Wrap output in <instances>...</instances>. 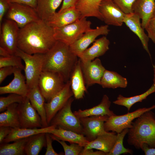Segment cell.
Masks as SVG:
<instances>
[{
	"label": "cell",
	"mask_w": 155,
	"mask_h": 155,
	"mask_svg": "<svg viewBox=\"0 0 155 155\" xmlns=\"http://www.w3.org/2000/svg\"><path fill=\"white\" fill-rule=\"evenodd\" d=\"M18 103H14L7 108L5 111L0 114V126L12 128L20 127L18 111Z\"/></svg>",
	"instance_id": "obj_31"
},
{
	"label": "cell",
	"mask_w": 155,
	"mask_h": 155,
	"mask_svg": "<svg viewBox=\"0 0 155 155\" xmlns=\"http://www.w3.org/2000/svg\"><path fill=\"white\" fill-rule=\"evenodd\" d=\"M110 30L107 25L97 26L86 32L78 40L69 46L71 51L78 57L99 36H106Z\"/></svg>",
	"instance_id": "obj_14"
},
{
	"label": "cell",
	"mask_w": 155,
	"mask_h": 155,
	"mask_svg": "<svg viewBox=\"0 0 155 155\" xmlns=\"http://www.w3.org/2000/svg\"><path fill=\"white\" fill-rule=\"evenodd\" d=\"M81 18L80 12L74 7L56 12L45 22L54 28L68 25Z\"/></svg>",
	"instance_id": "obj_19"
},
{
	"label": "cell",
	"mask_w": 155,
	"mask_h": 155,
	"mask_svg": "<svg viewBox=\"0 0 155 155\" xmlns=\"http://www.w3.org/2000/svg\"><path fill=\"white\" fill-rule=\"evenodd\" d=\"M125 14L133 12L132 6L135 0H112Z\"/></svg>",
	"instance_id": "obj_39"
},
{
	"label": "cell",
	"mask_w": 155,
	"mask_h": 155,
	"mask_svg": "<svg viewBox=\"0 0 155 155\" xmlns=\"http://www.w3.org/2000/svg\"><path fill=\"white\" fill-rule=\"evenodd\" d=\"M127 79L117 73L106 69L101 78L100 85L103 88H125L127 85Z\"/></svg>",
	"instance_id": "obj_29"
},
{
	"label": "cell",
	"mask_w": 155,
	"mask_h": 155,
	"mask_svg": "<svg viewBox=\"0 0 155 155\" xmlns=\"http://www.w3.org/2000/svg\"><path fill=\"white\" fill-rule=\"evenodd\" d=\"M9 127L0 126V143L1 144L5 138L10 133L12 128Z\"/></svg>",
	"instance_id": "obj_44"
},
{
	"label": "cell",
	"mask_w": 155,
	"mask_h": 155,
	"mask_svg": "<svg viewBox=\"0 0 155 155\" xmlns=\"http://www.w3.org/2000/svg\"><path fill=\"white\" fill-rule=\"evenodd\" d=\"M15 67L8 66L0 68V84L8 75L13 73Z\"/></svg>",
	"instance_id": "obj_43"
},
{
	"label": "cell",
	"mask_w": 155,
	"mask_h": 155,
	"mask_svg": "<svg viewBox=\"0 0 155 155\" xmlns=\"http://www.w3.org/2000/svg\"><path fill=\"white\" fill-rule=\"evenodd\" d=\"M81 65L87 87L95 84L100 85L101 78L106 70L100 59L97 58L91 61L81 62Z\"/></svg>",
	"instance_id": "obj_16"
},
{
	"label": "cell",
	"mask_w": 155,
	"mask_h": 155,
	"mask_svg": "<svg viewBox=\"0 0 155 155\" xmlns=\"http://www.w3.org/2000/svg\"><path fill=\"white\" fill-rule=\"evenodd\" d=\"M70 78L71 88L75 98L76 99L83 98L87 89L80 59L74 67Z\"/></svg>",
	"instance_id": "obj_21"
},
{
	"label": "cell",
	"mask_w": 155,
	"mask_h": 155,
	"mask_svg": "<svg viewBox=\"0 0 155 155\" xmlns=\"http://www.w3.org/2000/svg\"><path fill=\"white\" fill-rule=\"evenodd\" d=\"M18 108L20 127H42L41 117L27 97H25L22 102L18 104Z\"/></svg>",
	"instance_id": "obj_11"
},
{
	"label": "cell",
	"mask_w": 155,
	"mask_h": 155,
	"mask_svg": "<svg viewBox=\"0 0 155 155\" xmlns=\"http://www.w3.org/2000/svg\"><path fill=\"white\" fill-rule=\"evenodd\" d=\"M109 116H93L80 119L82 126V134L90 141L95 140L98 136L108 132L104 129V124Z\"/></svg>",
	"instance_id": "obj_13"
},
{
	"label": "cell",
	"mask_w": 155,
	"mask_h": 155,
	"mask_svg": "<svg viewBox=\"0 0 155 155\" xmlns=\"http://www.w3.org/2000/svg\"><path fill=\"white\" fill-rule=\"evenodd\" d=\"M15 55L20 57L24 61V70L26 84L29 89L38 86L39 79L42 71L44 54H29L18 48Z\"/></svg>",
	"instance_id": "obj_4"
},
{
	"label": "cell",
	"mask_w": 155,
	"mask_h": 155,
	"mask_svg": "<svg viewBox=\"0 0 155 155\" xmlns=\"http://www.w3.org/2000/svg\"><path fill=\"white\" fill-rule=\"evenodd\" d=\"M99 11L102 21L106 25L120 27L123 23L125 14L112 0H103Z\"/></svg>",
	"instance_id": "obj_15"
},
{
	"label": "cell",
	"mask_w": 155,
	"mask_h": 155,
	"mask_svg": "<svg viewBox=\"0 0 155 155\" xmlns=\"http://www.w3.org/2000/svg\"><path fill=\"white\" fill-rule=\"evenodd\" d=\"M92 149L84 148L80 155H106V153L101 151H94Z\"/></svg>",
	"instance_id": "obj_45"
},
{
	"label": "cell",
	"mask_w": 155,
	"mask_h": 155,
	"mask_svg": "<svg viewBox=\"0 0 155 155\" xmlns=\"http://www.w3.org/2000/svg\"><path fill=\"white\" fill-rule=\"evenodd\" d=\"M132 8L141 20L142 26L145 29L155 11V0H135Z\"/></svg>",
	"instance_id": "obj_23"
},
{
	"label": "cell",
	"mask_w": 155,
	"mask_h": 155,
	"mask_svg": "<svg viewBox=\"0 0 155 155\" xmlns=\"http://www.w3.org/2000/svg\"><path fill=\"white\" fill-rule=\"evenodd\" d=\"M57 127L55 125H50L40 128H12L10 133L4 140L2 143H9L16 140L29 137L33 135L42 133H50Z\"/></svg>",
	"instance_id": "obj_24"
},
{
	"label": "cell",
	"mask_w": 155,
	"mask_h": 155,
	"mask_svg": "<svg viewBox=\"0 0 155 155\" xmlns=\"http://www.w3.org/2000/svg\"><path fill=\"white\" fill-rule=\"evenodd\" d=\"M91 24L90 21L84 18L68 25L54 28L55 38L57 40L70 46L91 29Z\"/></svg>",
	"instance_id": "obj_5"
},
{
	"label": "cell",
	"mask_w": 155,
	"mask_h": 155,
	"mask_svg": "<svg viewBox=\"0 0 155 155\" xmlns=\"http://www.w3.org/2000/svg\"><path fill=\"white\" fill-rule=\"evenodd\" d=\"M49 133L59 140L67 141L70 144H77L84 147L90 142L82 134L59 127L56 128Z\"/></svg>",
	"instance_id": "obj_27"
},
{
	"label": "cell",
	"mask_w": 155,
	"mask_h": 155,
	"mask_svg": "<svg viewBox=\"0 0 155 155\" xmlns=\"http://www.w3.org/2000/svg\"><path fill=\"white\" fill-rule=\"evenodd\" d=\"M44 54L42 71L58 73L66 82L76 63L78 57L71 51L69 46L57 40L55 44Z\"/></svg>",
	"instance_id": "obj_2"
},
{
	"label": "cell",
	"mask_w": 155,
	"mask_h": 155,
	"mask_svg": "<svg viewBox=\"0 0 155 155\" xmlns=\"http://www.w3.org/2000/svg\"><path fill=\"white\" fill-rule=\"evenodd\" d=\"M140 19L133 12L125 14L123 23L138 37L144 49L148 54L151 58V55L148 49L149 38L145 33L142 26Z\"/></svg>",
	"instance_id": "obj_18"
},
{
	"label": "cell",
	"mask_w": 155,
	"mask_h": 155,
	"mask_svg": "<svg viewBox=\"0 0 155 155\" xmlns=\"http://www.w3.org/2000/svg\"><path fill=\"white\" fill-rule=\"evenodd\" d=\"M129 130V129L126 128L121 133L117 134V139L114 146L106 155H120L122 154H133L132 150L125 148L123 144L124 138L127 134Z\"/></svg>",
	"instance_id": "obj_35"
},
{
	"label": "cell",
	"mask_w": 155,
	"mask_h": 155,
	"mask_svg": "<svg viewBox=\"0 0 155 155\" xmlns=\"http://www.w3.org/2000/svg\"><path fill=\"white\" fill-rule=\"evenodd\" d=\"M63 0H37L36 10L40 18L45 21L56 12Z\"/></svg>",
	"instance_id": "obj_30"
},
{
	"label": "cell",
	"mask_w": 155,
	"mask_h": 155,
	"mask_svg": "<svg viewBox=\"0 0 155 155\" xmlns=\"http://www.w3.org/2000/svg\"><path fill=\"white\" fill-rule=\"evenodd\" d=\"M12 55L6 50L0 47V55L3 57H8Z\"/></svg>",
	"instance_id": "obj_49"
},
{
	"label": "cell",
	"mask_w": 155,
	"mask_h": 155,
	"mask_svg": "<svg viewBox=\"0 0 155 155\" xmlns=\"http://www.w3.org/2000/svg\"><path fill=\"white\" fill-rule=\"evenodd\" d=\"M46 133H40L29 137L25 148L26 155H38L44 147H46Z\"/></svg>",
	"instance_id": "obj_32"
},
{
	"label": "cell",
	"mask_w": 155,
	"mask_h": 155,
	"mask_svg": "<svg viewBox=\"0 0 155 155\" xmlns=\"http://www.w3.org/2000/svg\"><path fill=\"white\" fill-rule=\"evenodd\" d=\"M6 18L15 22L20 28L40 19L36 10L28 5L17 3H10Z\"/></svg>",
	"instance_id": "obj_9"
},
{
	"label": "cell",
	"mask_w": 155,
	"mask_h": 155,
	"mask_svg": "<svg viewBox=\"0 0 155 155\" xmlns=\"http://www.w3.org/2000/svg\"><path fill=\"white\" fill-rule=\"evenodd\" d=\"M145 29L147 31L149 38L155 44V10Z\"/></svg>",
	"instance_id": "obj_40"
},
{
	"label": "cell",
	"mask_w": 155,
	"mask_h": 155,
	"mask_svg": "<svg viewBox=\"0 0 155 155\" xmlns=\"http://www.w3.org/2000/svg\"><path fill=\"white\" fill-rule=\"evenodd\" d=\"M142 150L145 155H155V148H150L146 144L143 146Z\"/></svg>",
	"instance_id": "obj_48"
},
{
	"label": "cell",
	"mask_w": 155,
	"mask_h": 155,
	"mask_svg": "<svg viewBox=\"0 0 155 155\" xmlns=\"http://www.w3.org/2000/svg\"><path fill=\"white\" fill-rule=\"evenodd\" d=\"M154 70V78L153 79V82H155V62L154 65L153 66Z\"/></svg>",
	"instance_id": "obj_50"
},
{
	"label": "cell",
	"mask_w": 155,
	"mask_h": 155,
	"mask_svg": "<svg viewBox=\"0 0 155 155\" xmlns=\"http://www.w3.org/2000/svg\"><path fill=\"white\" fill-rule=\"evenodd\" d=\"M74 99L71 97L51 120L49 125H55L65 129L82 134V126L80 119L72 111L71 105Z\"/></svg>",
	"instance_id": "obj_7"
},
{
	"label": "cell",
	"mask_w": 155,
	"mask_h": 155,
	"mask_svg": "<svg viewBox=\"0 0 155 155\" xmlns=\"http://www.w3.org/2000/svg\"><path fill=\"white\" fill-rule=\"evenodd\" d=\"M103 0H79L75 7L80 12L81 18L94 17L102 21L99 11Z\"/></svg>",
	"instance_id": "obj_28"
},
{
	"label": "cell",
	"mask_w": 155,
	"mask_h": 155,
	"mask_svg": "<svg viewBox=\"0 0 155 155\" xmlns=\"http://www.w3.org/2000/svg\"><path fill=\"white\" fill-rule=\"evenodd\" d=\"M111 103L108 96L104 94L100 102L98 105L85 110L80 109L73 113L79 118L93 116L107 115L110 117L115 115L110 109Z\"/></svg>",
	"instance_id": "obj_22"
},
{
	"label": "cell",
	"mask_w": 155,
	"mask_h": 155,
	"mask_svg": "<svg viewBox=\"0 0 155 155\" xmlns=\"http://www.w3.org/2000/svg\"><path fill=\"white\" fill-rule=\"evenodd\" d=\"M10 3H17L30 6L35 9L36 7L37 0H9Z\"/></svg>",
	"instance_id": "obj_46"
},
{
	"label": "cell",
	"mask_w": 155,
	"mask_h": 155,
	"mask_svg": "<svg viewBox=\"0 0 155 155\" xmlns=\"http://www.w3.org/2000/svg\"><path fill=\"white\" fill-rule=\"evenodd\" d=\"M73 96V94L71 89L70 81L69 80L60 92L54 96L49 101L45 103L47 120L49 125L54 116Z\"/></svg>",
	"instance_id": "obj_12"
},
{
	"label": "cell",
	"mask_w": 155,
	"mask_h": 155,
	"mask_svg": "<svg viewBox=\"0 0 155 155\" xmlns=\"http://www.w3.org/2000/svg\"><path fill=\"white\" fill-rule=\"evenodd\" d=\"M79 0H63L62 6L59 11H61L65 9L75 7Z\"/></svg>",
	"instance_id": "obj_47"
},
{
	"label": "cell",
	"mask_w": 155,
	"mask_h": 155,
	"mask_svg": "<svg viewBox=\"0 0 155 155\" xmlns=\"http://www.w3.org/2000/svg\"><path fill=\"white\" fill-rule=\"evenodd\" d=\"M53 140L57 141L62 146L64 151L65 155H80L84 147L76 143L70 144L68 145L65 141L59 140L56 138L52 135L50 133Z\"/></svg>",
	"instance_id": "obj_37"
},
{
	"label": "cell",
	"mask_w": 155,
	"mask_h": 155,
	"mask_svg": "<svg viewBox=\"0 0 155 155\" xmlns=\"http://www.w3.org/2000/svg\"><path fill=\"white\" fill-rule=\"evenodd\" d=\"M21 58L15 55L3 57H0V68L5 67L12 66L24 70V66L22 64Z\"/></svg>",
	"instance_id": "obj_38"
},
{
	"label": "cell",
	"mask_w": 155,
	"mask_h": 155,
	"mask_svg": "<svg viewBox=\"0 0 155 155\" xmlns=\"http://www.w3.org/2000/svg\"><path fill=\"white\" fill-rule=\"evenodd\" d=\"M155 92V82H153L151 87L144 92L140 95L130 97H125L121 94L118 95L117 99L113 103L118 105L126 107L129 111L131 107L135 103L142 102L150 94Z\"/></svg>",
	"instance_id": "obj_33"
},
{
	"label": "cell",
	"mask_w": 155,
	"mask_h": 155,
	"mask_svg": "<svg viewBox=\"0 0 155 155\" xmlns=\"http://www.w3.org/2000/svg\"><path fill=\"white\" fill-rule=\"evenodd\" d=\"M20 28L14 21L4 19L0 27V47L11 55H15Z\"/></svg>",
	"instance_id": "obj_10"
},
{
	"label": "cell",
	"mask_w": 155,
	"mask_h": 155,
	"mask_svg": "<svg viewBox=\"0 0 155 155\" xmlns=\"http://www.w3.org/2000/svg\"><path fill=\"white\" fill-rule=\"evenodd\" d=\"M33 107L40 116L42 127L49 126L47 123L44 107L45 99L38 86L30 89L27 96Z\"/></svg>",
	"instance_id": "obj_25"
},
{
	"label": "cell",
	"mask_w": 155,
	"mask_h": 155,
	"mask_svg": "<svg viewBox=\"0 0 155 155\" xmlns=\"http://www.w3.org/2000/svg\"><path fill=\"white\" fill-rule=\"evenodd\" d=\"M22 69L15 67L13 73L14 78L8 85L0 87V94H16L26 97L30 89L26 82V78L22 73Z\"/></svg>",
	"instance_id": "obj_17"
},
{
	"label": "cell",
	"mask_w": 155,
	"mask_h": 155,
	"mask_svg": "<svg viewBox=\"0 0 155 155\" xmlns=\"http://www.w3.org/2000/svg\"><path fill=\"white\" fill-rule=\"evenodd\" d=\"M46 149L45 155H59L54 149L52 146V141L53 140L49 133H46Z\"/></svg>",
	"instance_id": "obj_42"
},
{
	"label": "cell",
	"mask_w": 155,
	"mask_h": 155,
	"mask_svg": "<svg viewBox=\"0 0 155 155\" xmlns=\"http://www.w3.org/2000/svg\"><path fill=\"white\" fill-rule=\"evenodd\" d=\"M110 44L109 40L103 36L96 40L92 45L85 50L78 57L82 63L92 61L105 54L109 49Z\"/></svg>",
	"instance_id": "obj_20"
},
{
	"label": "cell",
	"mask_w": 155,
	"mask_h": 155,
	"mask_svg": "<svg viewBox=\"0 0 155 155\" xmlns=\"http://www.w3.org/2000/svg\"><path fill=\"white\" fill-rule=\"evenodd\" d=\"M29 137L18 140L12 143L0 144V155H26L25 148Z\"/></svg>",
	"instance_id": "obj_34"
},
{
	"label": "cell",
	"mask_w": 155,
	"mask_h": 155,
	"mask_svg": "<svg viewBox=\"0 0 155 155\" xmlns=\"http://www.w3.org/2000/svg\"><path fill=\"white\" fill-rule=\"evenodd\" d=\"M25 97L14 93H11L6 97H0V112L6 110L8 107L13 103L22 102Z\"/></svg>",
	"instance_id": "obj_36"
},
{
	"label": "cell",
	"mask_w": 155,
	"mask_h": 155,
	"mask_svg": "<svg viewBox=\"0 0 155 155\" xmlns=\"http://www.w3.org/2000/svg\"><path fill=\"white\" fill-rule=\"evenodd\" d=\"M117 137V135L115 132H108L98 136L95 140L90 142L84 148L96 149L107 154L113 148Z\"/></svg>",
	"instance_id": "obj_26"
},
{
	"label": "cell",
	"mask_w": 155,
	"mask_h": 155,
	"mask_svg": "<svg viewBox=\"0 0 155 155\" xmlns=\"http://www.w3.org/2000/svg\"><path fill=\"white\" fill-rule=\"evenodd\" d=\"M56 41L54 28L40 19L20 28L17 46L29 54H44Z\"/></svg>",
	"instance_id": "obj_1"
},
{
	"label": "cell",
	"mask_w": 155,
	"mask_h": 155,
	"mask_svg": "<svg viewBox=\"0 0 155 155\" xmlns=\"http://www.w3.org/2000/svg\"><path fill=\"white\" fill-rule=\"evenodd\" d=\"M10 4L9 0H0V27L9 9Z\"/></svg>",
	"instance_id": "obj_41"
},
{
	"label": "cell",
	"mask_w": 155,
	"mask_h": 155,
	"mask_svg": "<svg viewBox=\"0 0 155 155\" xmlns=\"http://www.w3.org/2000/svg\"><path fill=\"white\" fill-rule=\"evenodd\" d=\"M127 142L137 149L146 144L155 148V115L152 110L144 113L132 123L127 133Z\"/></svg>",
	"instance_id": "obj_3"
},
{
	"label": "cell",
	"mask_w": 155,
	"mask_h": 155,
	"mask_svg": "<svg viewBox=\"0 0 155 155\" xmlns=\"http://www.w3.org/2000/svg\"><path fill=\"white\" fill-rule=\"evenodd\" d=\"M155 108V104L149 107L139 108L131 112L121 115H115L109 117L105 122L104 127L107 132L112 131L117 133L126 128L130 129L132 126L133 121L145 112Z\"/></svg>",
	"instance_id": "obj_6"
},
{
	"label": "cell",
	"mask_w": 155,
	"mask_h": 155,
	"mask_svg": "<svg viewBox=\"0 0 155 155\" xmlns=\"http://www.w3.org/2000/svg\"><path fill=\"white\" fill-rule=\"evenodd\" d=\"M66 82L56 73L42 71L39 77L38 86L47 102L64 87Z\"/></svg>",
	"instance_id": "obj_8"
}]
</instances>
